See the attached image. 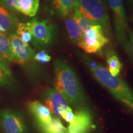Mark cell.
I'll return each mask as SVG.
<instances>
[{
	"label": "cell",
	"mask_w": 133,
	"mask_h": 133,
	"mask_svg": "<svg viewBox=\"0 0 133 133\" xmlns=\"http://www.w3.org/2000/svg\"><path fill=\"white\" fill-rule=\"evenodd\" d=\"M0 125L5 133H24L25 124L19 115L9 110L0 113Z\"/></svg>",
	"instance_id": "30bf717a"
},
{
	"label": "cell",
	"mask_w": 133,
	"mask_h": 133,
	"mask_svg": "<svg viewBox=\"0 0 133 133\" xmlns=\"http://www.w3.org/2000/svg\"><path fill=\"white\" fill-rule=\"evenodd\" d=\"M12 61L21 65L34 61L35 51L27 43H24L16 33L9 34Z\"/></svg>",
	"instance_id": "52a82bcc"
},
{
	"label": "cell",
	"mask_w": 133,
	"mask_h": 133,
	"mask_svg": "<svg viewBox=\"0 0 133 133\" xmlns=\"http://www.w3.org/2000/svg\"><path fill=\"white\" fill-rule=\"evenodd\" d=\"M110 42V38L101 25L91 26L83 35L78 46L87 54H98L102 52Z\"/></svg>",
	"instance_id": "5b68a950"
},
{
	"label": "cell",
	"mask_w": 133,
	"mask_h": 133,
	"mask_svg": "<svg viewBox=\"0 0 133 133\" xmlns=\"http://www.w3.org/2000/svg\"><path fill=\"white\" fill-rule=\"evenodd\" d=\"M79 57L94 78L110 92L114 97L133 112V91L122 78L113 76L107 69L89 56L78 53Z\"/></svg>",
	"instance_id": "6da1fadb"
},
{
	"label": "cell",
	"mask_w": 133,
	"mask_h": 133,
	"mask_svg": "<svg viewBox=\"0 0 133 133\" xmlns=\"http://www.w3.org/2000/svg\"><path fill=\"white\" fill-rule=\"evenodd\" d=\"M16 33L24 43L29 44L30 42H32V35L27 23H19L16 30Z\"/></svg>",
	"instance_id": "ffe728a7"
},
{
	"label": "cell",
	"mask_w": 133,
	"mask_h": 133,
	"mask_svg": "<svg viewBox=\"0 0 133 133\" xmlns=\"http://www.w3.org/2000/svg\"><path fill=\"white\" fill-rule=\"evenodd\" d=\"M114 16L115 32L116 40L128 54L132 55L128 30L127 17L123 0H107Z\"/></svg>",
	"instance_id": "277c9868"
},
{
	"label": "cell",
	"mask_w": 133,
	"mask_h": 133,
	"mask_svg": "<svg viewBox=\"0 0 133 133\" xmlns=\"http://www.w3.org/2000/svg\"><path fill=\"white\" fill-rule=\"evenodd\" d=\"M65 26L66 32L67 33L69 39L73 43L78 45L83 36L78 25L74 19L72 14L65 18Z\"/></svg>",
	"instance_id": "4fadbf2b"
},
{
	"label": "cell",
	"mask_w": 133,
	"mask_h": 133,
	"mask_svg": "<svg viewBox=\"0 0 133 133\" xmlns=\"http://www.w3.org/2000/svg\"><path fill=\"white\" fill-rule=\"evenodd\" d=\"M131 2H132V3H133V0H131Z\"/></svg>",
	"instance_id": "4316f807"
},
{
	"label": "cell",
	"mask_w": 133,
	"mask_h": 133,
	"mask_svg": "<svg viewBox=\"0 0 133 133\" xmlns=\"http://www.w3.org/2000/svg\"><path fill=\"white\" fill-rule=\"evenodd\" d=\"M6 62L4 60L0 59V85L9 83L11 79V70Z\"/></svg>",
	"instance_id": "44dd1931"
},
{
	"label": "cell",
	"mask_w": 133,
	"mask_h": 133,
	"mask_svg": "<svg viewBox=\"0 0 133 133\" xmlns=\"http://www.w3.org/2000/svg\"><path fill=\"white\" fill-rule=\"evenodd\" d=\"M128 38L129 43H130V46L132 51V54H133V30L130 29L128 30Z\"/></svg>",
	"instance_id": "d4e9b609"
},
{
	"label": "cell",
	"mask_w": 133,
	"mask_h": 133,
	"mask_svg": "<svg viewBox=\"0 0 133 133\" xmlns=\"http://www.w3.org/2000/svg\"><path fill=\"white\" fill-rule=\"evenodd\" d=\"M37 125L41 133H69L68 129L58 117H52L47 123Z\"/></svg>",
	"instance_id": "2e32d148"
},
{
	"label": "cell",
	"mask_w": 133,
	"mask_h": 133,
	"mask_svg": "<svg viewBox=\"0 0 133 133\" xmlns=\"http://www.w3.org/2000/svg\"><path fill=\"white\" fill-rule=\"evenodd\" d=\"M3 31H3V28L1 27V25H0V33H1V32H3Z\"/></svg>",
	"instance_id": "484cf974"
},
{
	"label": "cell",
	"mask_w": 133,
	"mask_h": 133,
	"mask_svg": "<svg viewBox=\"0 0 133 133\" xmlns=\"http://www.w3.org/2000/svg\"><path fill=\"white\" fill-rule=\"evenodd\" d=\"M29 109L35 118L37 124H45L52 118L50 110L38 101H33L29 104Z\"/></svg>",
	"instance_id": "7c38bea8"
},
{
	"label": "cell",
	"mask_w": 133,
	"mask_h": 133,
	"mask_svg": "<svg viewBox=\"0 0 133 133\" xmlns=\"http://www.w3.org/2000/svg\"><path fill=\"white\" fill-rule=\"evenodd\" d=\"M39 6V0H18V12L29 17H34Z\"/></svg>",
	"instance_id": "e0dca14e"
},
{
	"label": "cell",
	"mask_w": 133,
	"mask_h": 133,
	"mask_svg": "<svg viewBox=\"0 0 133 133\" xmlns=\"http://www.w3.org/2000/svg\"><path fill=\"white\" fill-rule=\"evenodd\" d=\"M72 16L74 17V19L76 21V23L78 25L83 35L91 26L96 24L94 22L91 21L90 19L86 17L85 16H84L82 13H81L80 11L76 7V6L75 8L74 12H72Z\"/></svg>",
	"instance_id": "d6986e66"
},
{
	"label": "cell",
	"mask_w": 133,
	"mask_h": 133,
	"mask_svg": "<svg viewBox=\"0 0 133 133\" xmlns=\"http://www.w3.org/2000/svg\"><path fill=\"white\" fill-rule=\"evenodd\" d=\"M76 6L84 16L102 26L110 39L112 28L109 14L103 0H76Z\"/></svg>",
	"instance_id": "3957f363"
},
{
	"label": "cell",
	"mask_w": 133,
	"mask_h": 133,
	"mask_svg": "<svg viewBox=\"0 0 133 133\" xmlns=\"http://www.w3.org/2000/svg\"><path fill=\"white\" fill-rule=\"evenodd\" d=\"M19 23V19L15 12L0 1V25L3 28V31L9 34L14 33Z\"/></svg>",
	"instance_id": "8fae6325"
},
{
	"label": "cell",
	"mask_w": 133,
	"mask_h": 133,
	"mask_svg": "<svg viewBox=\"0 0 133 133\" xmlns=\"http://www.w3.org/2000/svg\"><path fill=\"white\" fill-rule=\"evenodd\" d=\"M51 60V57L44 50H42L40 52L36 53L34 56V61L41 64H46L50 62Z\"/></svg>",
	"instance_id": "7402d4cb"
},
{
	"label": "cell",
	"mask_w": 133,
	"mask_h": 133,
	"mask_svg": "<svg viewBox=\"0 0 133 133\" xmlns=\"http://www.w3.org/2000/svg\"><path fill=\"white\" fill-rule=\"evenodd\" d=\"M0 1L13 12H18V0H0Z\"/></svg>",
	"instance_id": "603a6c76"
},
{
	"label": "cell",
	"mask_w": 133,
	"mask_h": 133,
	"mask_svg": "<svg viewBox=\"0 0 133 133\" xmlns=\"http://www.w3.org/2000/svg\"><path fill=\"white\" fill-rule=\"evenodd\" d=\"M27 24L32 35V43L36 48L50 46L56 39L57 27L48 21L33 19Z\"/></svg>",
	"instance_id": "8992f818"
},
{
	"label": "cell",
	"mask_w": 133,
	"mask_h": 133,
	"mask_svg": "<svg viewBox=\"0 0 133 133\" xmlns=\"http://www.w3.org/2000/svg\"><path fill=\"white\" fill-rule=\"evenodd\" d=\"M55 89L63 96L67 103L81 109L87 105L80 81L74 70L62 59L54 62Z\"/></svg>",
	"instance_id": "7a4b0ae2"
},
{
	"label": "cell",
	"mask_w": 133,
	"mask_h": 133,
	"mask_svg": "<svg viewBox=\"0 0 133 133\" xmlns=\"http://www.w3.org/2000/svg\"><path fill=\"white\" fill-rule=\"evenodd\" d=\"M0 57L8 62L12 61L9 34L4 31L0 33Z\"/></svg>",
	"instance_id": "ac0fdd59"
},
{
	"label": "cell",
	"mask_w": 133,
	"mask_h": 133,
	"mask_svg": "<svg viewBox=\"0 0 133 133\" xmlns=\"http://www.w3.org/2000/svg\"><path fill=\"white\" fill-rule=\"evenodd\" d=\"M52 3L57 14L65 19L74 12L76 0H52Z\"/></svg>",
	"instance_id": "9a60e30c"
},
{
	"label": "cell",
	"mask_w": 133,
	"mask_h": 133,
	"mask_svg": "<svg viewBox=\"0 0 133 133\" xmlns=\"http://www.w3.org/2000/svg\"><path fill=\"white\" fill-rule=\"evenodd\" d=\"M105 57L108 70L113 76H118L122 70L123 65L118 55L114 50L108 48L105 51Z\"/></svg>",
	"instance_id": "5bb4252c"
},
{
	"label": "cell",
	"mask_w": 133,
	"mask_h": 133,
	"mask_svg": "<svg viewBox=\"0 0 133 133\" xmlns=\"http://www.w3.org/2000/svg\"><path fill=\"white\" fill-rule=\"evenodd\" d=\"M92 124V116L85 107L79 109L75 113L74 119L69 123V133H89Z\"/></svg>",
	"instance_id": "9c48e42d"
},
{
	"label": "cell",
	"mask_w": 133,
	"mask_h": 133,
	"mask_svg": "<svg viewBox=\"0 0 133 133\" xmlns=\"http://www.w3.org/2000/svg\"><path fill=\"white\" fill-rule=\"evenodd\" d=\"M42 97L45 105L58 118H62V115L70 107L65 98L56 89H46Z\"/></svg>",
	"instance_id": "ba28073f"
},
{
	"label": "cell",
	"mask_w": 133,
	"mask_h": 133,
	"mask_svg": "<svg viewBox=\"0 0 133 133\" xmlns=\"http://www.w3.org/2000/svg\"><path fill=\"white\" fill-rule=\"evenodd\" d=\"M75 114L73 112L72 109L70 107H69L66 110L64 114L62 115V118H63L64 120H65L66 122L70 123L72 122V121L74 119Z\"/></svg>",
	"instance_id": "cb8c5ba5"
}]
</instances>
